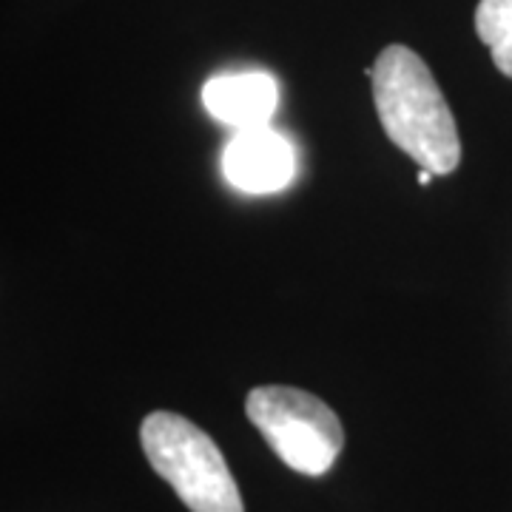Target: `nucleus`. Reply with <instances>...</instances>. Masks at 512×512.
<instances>
[{
  "mask_svg": "<svg viewBox=\"0 0 512 512\" xmlns=\"http://www.w3.org/2000/svg\"><path fill=\"white\" fill-rule=\"evenodd\" d=\"M245 416L276 456L302 476H325L345 447V430L328 404L288 384L254 387Z\"/></svg>",
  "mask_w": 512,
  "mask_h": 512,
  "instance_id": "nucleus-3",
  "label": "nucleus"
},
{
  "mask_svg": "<svg viewBox=\"0 0 512 512\" xmlns=\"http://www.w3.org/2000/svg\"><path fill=\"white\" fill-rule=\"evenodd\" d=\"M202 103L225 126H265L279 103V86L268 72H237L211 77L202 89Z\"/></svg>",
  "mask_w": 512,
  "mask_h": 512,
  "instance_id": "nucleus-5",
  "label": "nucleus"
},
{
  "mask_svg": "<svg viewBox=\"0 0 512 512\" xmlns=\"http://www.w3.org/2000/svg\"><path fill=\"white\" fill-rule=\"evenodd\" d=\"M370 80L390 143L436 177L453 174L461 160V140L430 66L413 49L393 43L376 57Z\"/></svg>",
  "mask_w": 512,
  "mask_h": 512,
  "instance_id": "nucleus-1",
  "label": "nucleus"
},
{
  "mask_svg": "<svg viewBox=\"0 0 512 512\" xmlns=\"http://www.w3.org/2000/svg\"><path fill=\"white\" fill-rule=\"evenodd\" d=\"M433 177H436L433 171H427V168H421V171H419V185H430V183H433Z\"/></svg>",
  "mask_w": 512,
  "mask_h": 512,
  "instance_id": "nucleus-7",
  "label": "nucleus"
},
{
  "mask_svg": "<svg viewBox=\"0 0 512 512\" xmlns=\"http://www.w3.org/2000/svg\"><path fill=\"white\" fill-rule=\"evenodd\" d=\"M140 441L148 464L171 484L191 512H245L228 461L202 427L157 410L143 421Z\"/></svg>",
  "mask_w": 512,
  "mask_h": 512,
  "instance_id": "nucleus-2",
  "label": "nucleus"
},
{
  "mask_svg": "<svg viewBox=\"0 0 512 512\" xmlns=\"http://www.w3.org/2000/svg\"><path fill=\"white\" fill-rule=\"evenodd\" d=\"M222 171L245 194H274L293 180V151L274 128H242L222 151Z\"/></svg>",
  "mask_w": 512,
  "mask_h": 512,
  "instance_id": "nucleus-4",
  "label": "nucleus"
},
{
  "mask_svg": "<svg viewBox=\"0 0 512 512\" xmlns=\"http://www.w3.org/2000/svg\"><path fill=\"white\" fill-rule=\"evenodd\" d=\"M476 32L490 46L495 69L512 77V0H478Z\"/></svg>",
  "mask_w": 512,
  "mask_h": 512,
  "instance_id": "nucleus-6",
  "label": "nucleus"
}]
</instances>
